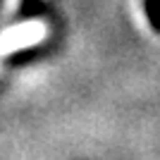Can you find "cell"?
I'll use <instances>...</instances> for the list:
<instances>
[{
	"label": "cell",
	"mask_w": 160,
	"mask_h": 160,
	"mask_svg": "<svg viewBox=\"0 0 160 160\" xmlns=\"http://www.w3.org/2000/svg\"><path fill=\"white\" fill-rule=\"evenodd\" d=\"M17 7H19V0H2L0 2V27H5V22L17 12Z\"/></svg>",
	"instance_id": "2"
},
{
	"label": "cell",
	"mask_w": 160,
	"mask_h": 160,
	"mask_svg": "<svg viewBox=\"0 0 160 160\" xmlns=\"http://www.w3.org/2000/svg\"><path fill=\"white\" fill-rule=\"evenodd\" d=\"M46 33H48V24L41 19H29L22 24H14V27L0 29V60L17 53V50L36 46L38 41L46 38Z\"/></svg>",
	"instance_id": "1"
},
{
	"label": "cell",
	"mask_w": 160,
	"mask_h": 160,
	"mask_svg": "<svg viewBox=\"0 0 160 160\" xmlns=\"http://www.w3.org/2000/svg\"><path fill=\"white\" fill-rule=\"evenodd\" d=\"M148 14H151L153 24L158 27V19H160V0H148Z\"/></svg>",
	"instance_id": "3"
}]
</instances>
